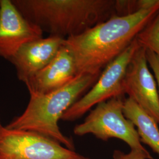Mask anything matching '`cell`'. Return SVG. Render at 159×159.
I'll return each mask as SVG.
<instances>
[{
    "label": "cell",
    "instance_id": "6da1fadb",
    "mask_svg": "<svg viewBox=\"0 0 159 159\" xmlns=\"http://www.w3.org/2000/svg\"><path fill=\"white\" fill-rule=\"evenodd\" d=\"M159 10V4L129 16H113L81 34L66 39L64 45L74 57L77 75L101 74L130 46Z\"/></svg>",
    "mask_w": 159,
    "mask_h": 159
},
{
    "label": "cell",
    "instance_id": "7a4b0ae2",
    "mask_svg": "<svg viewBox=\"0 0 159 159\" xmlns=\"http://www.w3.org/2000/svg\"><path fill=\"white\" fill-rule=\"evenodd\" d=\"M11 1L23 16L43 33L64 39L116 16V0Z\"/></svg>",
    "mask_w": 159,
    "mask_h": 159
},
{
    "label": "cell",
    "instance_id": "3957f363",
    "mask_svg": "<svg viewBox=\"0 0 159 159\" xmlns=\"http://www.w3.org/2000/svg\"><path fill=\"white\" fill-rule=\"evenodd\" d=\"M100 75L79 74L56 91L43 94H30L29 104L24 111L6 127L33 131L74 150V143L61 131L58 121L68 108L91 89Z\"/></svg>",
    "mask_w": 159,
    "mask_h": 159
},
{
    "label": "cell",
    "instance_id": "277c9868",
    "mask_svg": "<svg viewBox=\"0 0 159 159\" xmlns=\"http://www.w3.org/2000/svg\"><path fill=\"white\" fill-rule=\"evenodd\" d=\"M124 97H116L98 104L84 121L74 128L76 136L91 134L102 141L116 138L125 142L131 150L144 154L154 159L142 145L134 124L123 113Z\"/></svg>",
    "mask_w": 159,
    "mask_h": 159
},
{
    "label": "cell",
    "instance_id": "5b68a950",
    "mask_svg": "<svg viewBox=\"0 0 159 159\" xmlns=\"http://www.w3.org/2000/svg\"><path fill=\"white\" fill-rule=\"evenodd\" d=\"M0 159H90L30 131L0 126Z\"/></svg>",
    "mask_w": 159,
    "mask_h": 159
},
{
    "label": "cell",
    "instance_id": "8992f818",
    "mask_svg": "<svg viewBox=\"0 0 159 159\" xmlns=\"http://www.w3.org/2000/svg\"><path fill=\"white\" fill-rule=\"evenodd\" d=\"M136 39L119 57L104 68L91 89L64 113L63 121H73L100 102L116 97H124L123 80L131 58L139 47Z\"/></svg>",
    "mask_w": 159,
    "mask_h": 159
},
{
    "label": "cell",
    "instance_id": "52a82bcc",
    "mask_svg": "<svg viewBox=\"0 0 159 159\" xmlns=\"http://www.w3.org/2000/svg\"><path fill=\"white\" fill-rule=\"evenodd\" d=\"M148 65L146 48L140 45L126 69L123 80L124 91L159 125L157 85Z\"/></svg>",
    "mask_w": 159,
    "mask_h": 159
},
{
    "label": "cell",
    "instance_id": "ba28073f",
    "mask_svg": "<svg viewBox=\"0 0 159 159\" xmlns=\"http://www.w3.org/2000/svg\"><path fill=\"white\" fill-rule=\"evenodd\" d=\"M41 29L30 22L11 0H0V57L9 60L24 44L43 38Z\"/></svg>",
    "mask_w": 159,
    "mask_h": 159
},
{
    "label": "cell",
    "instance_id": "9c48e42d",
    "mask_svg": "<svg viewBox=\"0 0 159 159\" xmlns=\"http://www.w3.org/2000/svg\"><path fill=\"white\" fill-rule=\"evenodd\" d=\"M63 38L49 35L21 46L8 60L14 66L18 79L24 83L51 61L64 45Z\"/></svg>",
    "mask_w": 159,
    "mask_h": 159
},
{
    "label": "cell",
    "instance_id": "30bf717a",
    "mask_svg": "<svg viewBox=\"0 0 159 159\" xmlns=\"http://www.w3.org/2000/svg\"><path fill=\"white\" fill-rule=\"evenodd\" d=\"M77 75L74 57L64 44L51 61L25 84L30 94H47L67 85Z\"/></svg>",
    "mask_w": 159,
    "mask_h": 159
},
{
    "label": "cell",
    "instance_id": "8fae6325",
    "mask_svg": "<svg viewBox=\"0 0 159 159\" xmlns=\"http://www.w3.org/2000/svg\"><path fill=\"white\" fill-rule=\"evenodd\" d=\"M123 113L136 127L142 143L147 144L159 156V129L157 122L129 97L124 100Z\"/></svg>",
    "mask_w": 159,
    "mask_h": 159
},
{
    "label": "cell",
    "instance_id": "7c38bea8",
    "mask_svg": "<svg viewBox=\"0 0 159 159\" xmlns=\"http://www.w3.org/2000/svg\"><path fill=\"white\" fill-rule=\"evenodd\" d=\"M139 44L159 57V10L153 19L137 35Z\"/></svg>",
    "mask_w": 159,
    "mask_h": 159
},
{
    "label": "cell",
    "instance_id": "4fadbf2b",
    "mask_svg": "<svg viewBox=\"0 0 159 159\" xmlns=\"http://www.w3.org/2000/svg\"><path fill=\"white\" fill-rule=\"evenodd\" d=\"M146 56L148 64L153 71L154 77L158 86L159 97V57L153 51L146 48Z\"/></svg>",
    "mask_w": 159,
    "mask_h": 159
},
{
    "label": "cell",
    "instance_id": "5bb4252c",
    "mask_svg": "<svg viewBox=\"0 0 159 159\" xmlns=\"http://www.w3.org/2000/svg\"><path fill=\"white\" fill-rule=\"evenodd\" d=\"M113 157V159H148L144 154L135 150H131L128 153L116 150L114 151Z\"/></svg>",
    "mask_w": 159,
    "mask_h": 159
},
{
    "label": "cell",
    "instance_id": "9a60e30c",
    "mask_svg": "<svg viewBox=\"0 0 159 159\" xmlns=\"http://www.w3.org/2000/svg\"><path fill=\"white\" fill-rule=\"evenodd\" d=\"M1 122H0V126H1Z\"/></svg>",
    "mask_w": 159,
    "mask_h": 159
}]
</instances>
